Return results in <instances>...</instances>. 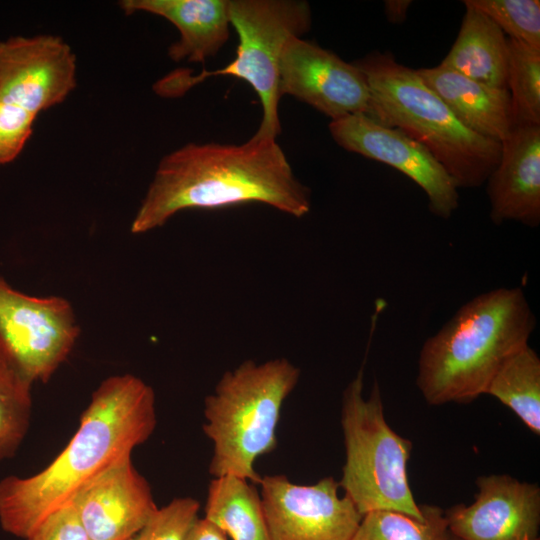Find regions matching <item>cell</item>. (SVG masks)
I'll return each mask as SVG.
<instances>
[{"mask_svg":"<svg viewBox=\"0 0 540 540\" xmlns=\"http://www.w3.org/2000/svg\"><path fill=\"white\" fill-rule=\"evenodd\" d=\"M156 424L150 385L132 374L102 381L81 414L77 431L49 465L29 477L0 480L1 528L25 539L85 483L146 442Z\"/></svg>","mask_w":540,"mask_h":540,"instance_id":"cell-1","label":"cell"},{"mask_svg":"<svg viewBox=\"0 0 540 540\" xmlns=\"http://www.w3.org/2000/svg\"><path fill=\"white\" fill-rule=\"evenodd\" d=\"M263 203L301 218L310 191L294 175L276 139L241 145L189 143L164 156L133 219L131 232L163 226L185 209Z\"/></svg>","mask_w":540,"mask_h":540,"instance_id":"cell-2","label":"cell"},{"mask_svg":"<svg viewBox=\"0 0 540 540\" xmlns=\"http://www.w3.org/2000/svg\"><path fill=\"white\" fill-rule=\"evenodd\" d=\"M535 316L520 287L477 295L423 344L416 385L430 405L485 394L502 363L528 344Z\"/></svg>","mask_w":540,"mask_h":540,"instance_id":"cell-3","label":"cell"},{"mask_svg":"<svg viewBox=\"0 0 540 540\" xmlns=\"http://www.w3.org/2000/svg\"><path fill=\"white\" fill-rule=\"evenodd\" d=\"M353 64L370 90L367 116L423 145L458 189L486 183L499 162L500 142L462 124L417 71L397 62L391 53L372 52Z\"/></svg>","mask_w":540,"mask_h":540,"instance_id":"cell-4","label":"cell"},{"mask_svg":"<svg viewBox=\"0 0 540 540\" xmlns=\"http://www.w3.org/2000/svg\"><path fill=\"white\" fill-rule=\"evenodd\" d=\"M299 377L300 369L286 358L245 360L221 376L203 411V432L213 445V477L231 475L259 484L254 464L276 448L282 405Z\"/></svg>","mask_w":540,"mask_h":540,"instance_id":"cell-5","label":"cell"},{"mask_svg":"<svg viewBox=\"0 0 540 540\" xmlns=\"http://www.w3.org/2000/svg\"><path fill=\"white\" fill-rule=\"evenodd\" d=\"M363 386L361 368L342 395L345 463L339 486L362 515L388 510L422 520L408 479L412 443L388 425L378 383L367 399Z\"/></svg>","mask_w":540,"mask_h":540,"instance_id":"cell-6","label":"cell"},{"mask_svg":"<svg viewBox=\"0 0 540 540\" xmlns=\"http://www.w3.org/2000/svg\"><path fill=\"white\" fill-rule=\"evenodd\" d=\"M230 25L238 35L236 56L222 69L190 76L182 71L156 84L157 93L177 96L213 76H232L247 82L257 93L262 118L256 138L276 139L280 134L279 64L291 37H301L311 27V9L297 0H229Z\"/></svg>","mask_w":540,"mask_h":540,"instance_id":"cell-7","label":"cell"},{"mask_svg":"<svg viewBox=\"0 0 540 540\" xmlns=\"http://www.w3.org/2000/svg\"><path fill=\"white\" fill-rule=\"evenodd\" d=\"M79 334L66 299L26 295L0 278V361L24 382H48Z\"/></svg>","mask_w":540,"mask_h":540,"instance_id":"cell-8","label":"cell"},{"mask_svg":"<svg viewBox=\"0 0 540 540\" xmlns=\"http://www.w3.org/2000/svg\"><path fill=\"white\" fill-rule=\"evenodd\" d=\"M259 484L271 540H351L363 517L349 497L339 496L333 477L300 485L268 475Z\"/></svg>","mask_w":540,"mask_h":540,"instance_id":"cell-9","label":"cell"},{"mask_svg":"<svg viewBox=\"0 0 540 540\" xmlns=\"http://www.w3.org/2000/svg\"><path fill=\"white\" fill-rule=\"evenodd\" d=\"M334 141L347 151L394 167L426 194L434 215L448 219L459 206L458 187L419 142L366 114L348 115L329 124Z\"/></svg>","mask_w":540,"mask_h":540,"instance_id":"cell-10","label":"cell"},{"mask_svg":"<svg viewBox=\"0 0 540 540\" xmlns=\"http://www.w3.org/2000/svg\"><path fill=\"white\" fill-rule=\"evenodd\" d=\"M279 91L303 101L332 120L370 110V90L362 71L335 53L291 37L279 64Z\"/></svg>","mask_w":540,"mask_h":540,"instance_id":"cell-11","label":"cell"},{"mask_svg":"<svg viewBox=\"0 0 540 540\" xmlns=\"http://www.w3.org/2000/svg\"><path fill=\"white\" fill-rule=\"evenodd\" d=\"M76 57L62 38L16 36L0 42V103L38 114L75 89Z\"/></svg>","mask_w":540,"mask_h":540,"instance_id":"cell-12","label":"cell"},{"mask_svg":"<svg viewBox=\"0 0 540 540\" xmlns=\"http://www.w3.org/2000/svg\"><path fill=\"white\" fill-rule=\"evenodd\" d=\"M470 505L444 511L448 530L461 540H524L540 528V488L507 474L478 477Z\"/></svg>","mask_w":540,"mask_h":540,"instance_id":"cell-13","label":"cell"},{"mask_svg":"<svg viewBox=\"0 0 540 540\" xmlns=\"http://www.w3.org/2000/svg\"><path fill=\"white\" fill-rule=\"evenodd\" d=\"M131 455L94 476L70 500L90 540H129L158 509Z\"/></svg>","mask_w":540,"mask_h":540,"instance_id":"cell-14","label":"cell"},{"mask_svg":"<svg viewBox=\"0 0 540 540\" xmlns=\"http://www.w3.org/2000/svg\"><path fill=\"white\" fill-rule=\"evenodd\" d=\"M495 224L540 223V125L515 126L501 142L500 159L486 181Z\"/></svg>","mask_w":540,"mask_h":540,"instance_id":"cell-15","label":"cell"},{"mask_svg":"<svg viewBox=\"0 0 540 540\" xmlns=\"http://www.w3.org/2000/svg\"><path fill=\"white\" fill-rule=\"evenodd\" d=\"M119 5L127 14L158 15L178 29L180 38L168 49L175 62L204 63L229 37V0H123Z\"/></svg>","mask_w":540,"mask_h":540,"instance_id":"cell-16","label":"cell"},{"mask_svg":"<svg viewBox=\"0 0 540 540\" xmlns=\"http://www.w3.org/2000/svg\"><path fill=\"white\" fill-rule=\"evenodd\" d=\"M416 71L473 132L501 143L515 127L508 89L485 85L441 65Z\"/></svg>","mask_w":540,"mask_h":540,"instance_id":"cell-17","label":"cell"},{"mask_svg":"<svg viewBox=\"0 0 540 540\" xmlns=\"http://www.w3.org/2000/svg\"><path fill=\"white\" fill-rule=\"evenodd\" d=\"M464 6L458 36L440 65L485 85L508 89L507 37L482 12Z\"/></svg>","mask_w":540,"mask_h":540,"instance_id":"cell-18","label":"cell"},{"mask_svg":"<svg viewBox=\"0 0 540 540\" xmlns=\"http://www.w3.org/2000/svg\"><path fill=\"white\" fill-rule=\"evenodd\" d=\"M205 519L232 540H271L260 494L236 476L214 477L205 504Z\"/></svg>","mask_w":540,"mask_h":540,"instance_id":"cell-19","label":"cell"},{"mask_svg":"<svg viewBox=\"0 0 540 540\" xmlns=\"http://www.w3.org/2000/svg\"><path fill=\"white\" fill-rule=\"evenodd\" d=\"M485 394L513 411L531 432L540 434V358L529 344L502 363Z\"/></svg>","mask_w":540,"mask_h":540,"instance_id":"cell-20","label":"cell"},{"mask_svg":"<svg viewBox=\"0 0 540 540\" xmlns=\"http://www.w3.org/2000/svg\"><path fill=\"white\" fill-rule=\"evenodd\" d=\"M424 518L378 510L363 515L351 540H445L448 533L444 511L421 504Z\"/></svg>","mask_w":540,"mask_h":540,"instance_id":"cell-21","label":"cell"},{"mask_svg":"<svg viewBox=\"0 0 540 540\" xmlns=\"http://www.w3.org/2000/svg\"><path fill=\"white\" fill-rule=\"evenodd\" d=\"M508 75L513 120L540 125V48L507 38Z\"/></svg>","mask_w":540,"mask_h":540,"instance_id":"cell-22","label":"cell"},{"mask_svg":"<svg viewBox=\"0 0 540 540\" xmlns=\"http://www.w3.org/2000/svg\"><path fill=\"white\" fill-rule=\"evenodd\" d=\"M31 388L0 361V462L16 454L28 432Z\"/></svg>","mask_w":540,"mask_h":540,"instance_id":"cell-23","label":"cell"},{"mask_svg":"<svg viewBox=\"0 0 540 540\" xmlns=\"http://www.w3.org/2000/svg\"><path fill=\"white\" fill-rule=\"evenodd\" d=\"M490 18L509 38L540 48L539 0H465Z\"/></svg>","mask_w":540,"mask_h":540,"instance_id":"cell-24","label":"cell"},{"mask_svg":"<svg viewBox=\"0 0 540 540\" xmlns=\"http://www.w3.org/2000/svg\"><path fill=\"white\" fill-rule=\"evenodd\" d=\"M199 509L200 503L192 497L175 498L158 508L129 540H186Z\"/></svg>","mask_w":540,"mask_h":540,"instance_id":"cell-25","label":"cell"},{"mask_svg":"<svg viewBox=\"0 0 540 540\" xmlns=\"http://www.w3.org/2000/svg\"><path fill=\"white\" fill-rule=\"evenodd\" d=\"M36 113L0 103V165L13 161L32 134Z\"/></svg>","mask_w":540,"mask_h":540,"instance_id":"cell-26","label":"cell"},{"mask_svg":"<svg viewBox=\"0 0 540 540\" xmlns=\"http://www.w3.org/2000/svg\"><path fill=\"white\" fill-rule=\"evenodd\" d=\"M25 540H90L69 502L45 518Z\"/></svg>","mask_w":540,"mask_h":540,"instance_id":"cell-27","label":"cell"},{"mask_svg":"<svg viewBox=\"0 0 540 540\" xmlns=\"http://www.w3.org/2000/svg\"><path fill=\"white\" fill-rule=\"evenodd\" d=\"M186 540H227V536L207 519L198 517Z\"/></svg>","mask_w":540,"mask_h":540,"instance_id":"cell-28","label":"cell"},{"mask_svg":"<svg viewBox=\"0 0 540 540\" xmlns=\"http://www.w3.org/2000/svg\"><path fill=\"white\" fill-rule=\"evenodd\" d=\"M411 0H386L384 1V14L389 22L401 24L407 17Z\"/></svg>","mask_w":540,"mask_h":540,"instance_id":"cell-29","label":"cell"},{"mask_svg":"<svg viewBox=\"0 0 540 540\" xmlns=\"http://www.w3.org/2000/svg\"><path fill=\"white\" fill-rule=\"evenodd\" d=\"M445 540H461V539L458 538L457 536L453 535L452 533H450L449 530H448V533H447V536H446Z\"/></svg>","mask_w":540,"mask_h":540,"instance_id":"cell-30","label":"cell"},{"mask_svg":"<svg viewBox=\"0 0 540 540\" xmlns=\"http://www.w3.org/2000/svg\"><path fill=\"white\" fill-rule=\"evenodd\" d=\"M524 540H540L539 537H536V538H525Z\"/></svg>","mask_w":540,"mask_h":540,"instance_id":"cell-31","label":"cell"}]
</instances>
